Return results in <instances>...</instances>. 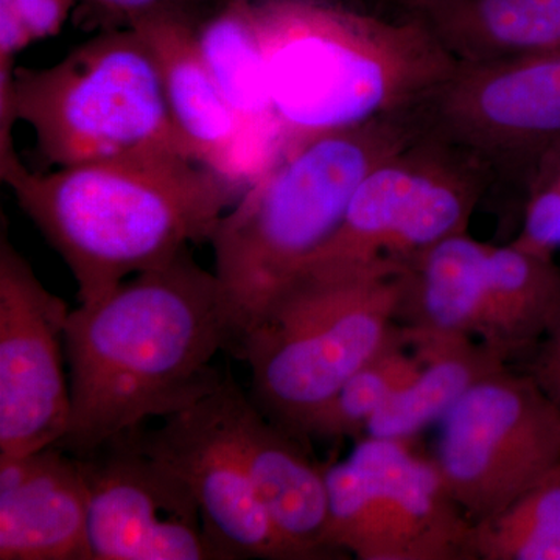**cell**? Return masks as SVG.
<instances>
[{
  "label": "cell",
  "instance_id": "cell-1",
  "mask_svg": "<svg viewBox=\"0 0 560 560\" xmlns=\"http://www.w3.org/2000/svg\"><path fill=\"white\" fill-rule=\"evenodd\" d=\"M230 345L223 287L189 248L80 304L66 324L70 419L57 447L90 455L206 399L226 381L212 360Z\"/></svg>",
  "mask_w": 560,
  "mask_h": 560
},
{
  "label": "cell",
  "instance_id": "cell-2",
  "mask_svg": "<svg viewBox=\"0 0 560 560\" xmlns=\"http://www.w3.org/2000/svg\"><path fill=\"white\" fill-rule=\"evenodd\" d=\"M18 205L60 253L80 304L209 242L241 186L171 151H143L11 176Z\"/></svg>",
  "mask_w": 560,
  "mask_h": 560
},
{
  "label": "cell",
  "instance_id": "cell-3",
  "mask_svg": "<svg viewBox=\"0 0 560 560\" xmlns=\"http://www.w3.org/2000/svg\"><path fill=\"white\" fill-rule=\"evenodd\" d=\"M282 151L408 113L455 69L418 18L345 0H250Z\"/></svg>",
  "mask_w": 560,
  "mask_h": 560
},
{
  "label": "cell",
  "instance_id": "cell-4",
  "mask_svg": "<svg viewBox=\"0 0 560 560\" xmlns=\"http://www.w3.org/2000/svg\"><path fill=\"white\" fill-rule=\"evenodd\" d=\"M419 131L408 110L289 147L221 217L208 243L235 348L330 241L364 176Z\"/></svg>",
  "mask_w": 560,
  "mask_h": 560
},
{
  "label": "cell",
  "instance_id": "cell-5",
  "mask_svg": "<svg viewBox=\"0 0 560 560\" xmlns=\"http://www.w3.org/2000/svg\"><path fill=\"white\" fill-rule=\"evenodd\" d=\"M407 268L304 272L280 291L237 346L268 419L305 445L313 416L399 330Z\"/></svg>",
  "mask_w": 560,
  "mask_h": 560
},
{
  "label": "cell",
  "instance_id": "cell-6",
  "mask_svg": "<svg viewBox=\"0 0 560 560\" xmlns=\"http://www.w3.org/2000/svg\"><path fill=\"white\" fill-rule=\"evenodd\" d=\"M0 86L58 168L143 151L197 161L173 120L153 51L135 28L97 33L49 68L2 62Z\"/></svg>",
  "mask_w": 560,
  "mask_h": 560
},
{
  "label": "cell",
  "instance_id": "cell-7",
  "mask_svg": "<svg viewBox=\"0 0 560 560\" xmlns=\"http://www.w3.org/2000/svg\"><path fill=\"white\" fill-rule=\"evenodd\" d=\"M495 186V175L477 154L420 128L364 176L340 228L301 275L378 264L408 267L436 243L467 232Z\"/></svg>",
  "mask_w": 560,
  "mask_h": 560
},
{
  "label": "cell",
  "instance_id": "cell-8",
  "mask_svg": "<svg viewBox=\"0 0 560 560\" xmlns=\"http://www.w3.org/2000/svg\"><path fill=\"white\" fill-rule=\"evenodd\" d=\"M326 540L360 560H477L474 523L433 458L408 441L366 436L348 459L324 467Z\"/></svg>",
  "mask_w": 560,
  "mask_h": 560
},
{
  "label": "cell",
  "instance_id": "cell-9",
  "mask_svg": "<svg viewBox=\"0 0 560 560\" xmlns=\"http://www.w3.org/2000/svg\"><path fill=\"white\" fill-rule=\"evenodd\" d=\"M440 423L433 459L474 525L560 463V408L530 375L510 368L478 382Z\"/></svg>",
  "mask_w": 560,
  "mask_h": 560
},
{
  "label": "cell",
  "instance_id": "cell-10",
  "mask_svg": "<svg viewBox=\"0 0 560 560\" xmlns=\"http://www.w3.org/2000/svg\"><path fill=\"white\" fill-rule=\"evenodd\" d=\"M412 110L422 130L477 154L497 184L522 187L541 151L560 139V50L456 62Z\"/></svg>",
  "mask_w": 560,
  "mask_h": 560
},
{
  "label": "cell",
  "instance_id": "cell-11",
  "mask_svg": "<svg viewBox=\"0 0 560 560\" xmlns=\"http://www.w3.org/2000/svg\"><path fill=\"white\" fill-rule=\"evenodd\" d=\"M69 307L0 238V458L60 444L70 419Z\"/></svg>",
  "mask_w": 560,
  "mask_h": 560
},
{
  "label": "cell",
  "instance_id": "cell-12",
  "mask_svg": "<svg viewBox=\"0 0 560 560\" xmlns=\"http://www.w3.org/2000/svg\"><path fill=\"white\" fill-rule=\"evenodd\" d=\"M139 430L77 456L91 560H224L189 489L143 451Z\"/></svg>",
  "mask_w": 560,
  "mask_h": 560
},
{
  "label": "cell",
  "instance_id": "cell-13",
  "mask_svg": "<svg viewBox=\"0 0 560 560\" xmlns=\"http://www.w3.org/2000/svg\"><path fill=\"white\" fill-rule=\"evenodd\" d=\"M139 442L189 489L224 560H296L272 528L232 430L230 378L160 429H140Z\"/></svg>",
  "mask_w": 560,
  "mask_h": 560
},
{
  "label": "cell",
  "instance_id": "cell-14",
  "mask_svg": "<svg viewBox=\"0 0 560 560\" xmlns=\"http://www.w3.org/2000/svg\"><path fill=\"white\" fill-rule=\"evenodd\" d=\"M0 560H91L77 456L50 445L0 458Z\"/></svg>",
  "mask_w": 560,
  "mask_h": 560
},
{
  "label": "cell",
  "instance_id": "cell-15",
  "mask_svg": "<svg viewBox=\"0 0 560 560\" xmlns=\"http://www.w3.org/2000/svg\"><path fill=\"white\" fill-rule=\"evenodd\" d=\"M230 418L272 528L296 560L341 559L327 547L323 467L230 378Z\"/></svg>",
  "mask_w": 560,
  "mask_h": 560
},
{
  "label": "cell",
  "instance_id": "cell-16",
  "mask_svg": "<svg viewBox=\"0 0 560 560\" xmlns=\"http://www.w3.org/2000/svg\"><path fill=\"white\" fill-rule=\"evenodd\" d=\"M190 20H154L138 31L153 51L176 127L201 164L246 189L257 178L237 116L198 49Z\"/></svg>",
  "mask_w": 560,
  "mask_h": 560
},
{
  "label": "cell",
  "instance_id": "cell-17",
  "mask_svg": "<svg viewBox=\"0 0 560 560\" xmlns=\"http://www.w3.org/2000/svg\"><path fill=\"white\" fill-rule=\"evenodd\" d=\"M202 60L241 124L259 176L282 153V128L272 108L267 69L250 0H221L195 24Z\"/></svg>",
  "mask_w": 560,
  "mask_h": 560
},
{
  "label": "cell",
  "instance_id": "cell-18",
  "mask_svg": "<svg viewBox=\"0 0 560 560\" xmlns=\"http://www.w3.org/2000/svg\"><path fill=\"white\" fill-rule=\"evenodd\" d=\"M560 319V268L521 246L489 245L477 340L510 361L536 348Z\"/></svg>",
  "mask_w": 560,
  "mask_h": 560
},
{
  "label": "cell",
  "instance_id": "cell-19",
  "mask_svg": "<svg viewBox=\"0 0 560 560\" xmlns=\"http://www.w3.org/2000/svg\"><path fill=\"white\" fill-rule=\"evenodd\" d=\"M404 330L422 368L368 423L364 431L371 438L410 441L441 422L478 382L508 368L500 353L477 338Z\"/></svg>",
  "mask_w": 560,
  "mask_h": 560
},
{
  "label": "cell",
  "instance_id": "cell-20",
  "mask_svg": "<svg viewBox=\"0 0 560 560\" xmlns=\"http://www.w3.org/2000/svg\"><path fill=\"white\" fill-rule=\"evenodd\" d=\"M411 18L458 62L560 50V0H431Z\"/></svg>",
  "mask_w": 560,
  "mask_h": 560
},
{
  "label": "cell",
  "instance_id": "cell-21",
  "mask_svg": "<svg viewBox=\"0 0 560 560\" xmlns=\"http://www.w3.org/2000/svg\"><path fill=\"white\" fill-rule=\"evenodd\" d=\"M422 368V359L407 340L404 327L308 422L304 442L340 441L357 436Z\"/></svg>",
  "mask_w": 560,
  "mask_h": 560
},
{
  "label": "cell",
  "instance_id": "cell-22",
  "mask_svg": "<svg viewBox=\"0 0 560 560\" xmlns=\"http://www.w3.org/2000/svg\"><path fill=\"white\" fill-rule=\"evenodd\" d=\"M477 560H560V463L510 506L477 523Z\"/></svg>",
  "mask_w": 560,
  "mask_h": 560
},
{
  "label": "cell",
  "instance_id": "cell-23",
  "mask_svg": "<svg viewBox=\"0 0 560 560\" xmlns=\"http://www.w3.org/2000/svg\"><path fill=\"white\" fill-rule=\"evenodd\" d=\"M523 223L514 245L552 257L560 249V139L530 165L522 187Z\"/></svg>",
  "mask_w": 560,
  "mask_h": 560
},
{
  "label": "cell",
  "instance_id": "cell-24",
  "mask_svg": "<svg viewBox=\"0 0 560 560\" xmlns=\"http://www.w3.org/2000/svg\"><path fill=\"white\" fill-rule=\"evenodd\" d=\"M79 0H0V61L60 33Z\"/></svg>",
  "mask_w": 560,
  "mask_h": 560
},
{
  "label": "cell",
  "instance_id": "cell-25",
  "mask_svg": "<svg viewBox=\"0 0 560 560\" xmlns=\"http://www.w3.org/2000/svg\"><path fill=\"white\" fill-rule=\"evenodd\" d=\"M91 11V24L103 31L136 28L154 20H190L198 22L209 5L205 0H84Z\"/></svg>",
  "mask_w": 560,
  "mask_h": 560
},
{
  "label": "cell",
  "instance_id": "cell-26",
  "mask_svg": "<svg viewBox=\"0 0 560 560\" xmlns=\"http://www.w3.org/2000/svg\"><path fill=\"white\" fill-rule=\"evenodd\" d=\"M529 375L560 408V319L541 341Z\"/></svg>",
  "mask_w": 560,
  "mask_h": 560
},
{
  "label": "cell",
  "instance_id": "cell-27",
  "mask_svg": "<svg viewBox=\"0 0 560 560\" xmlns=\"http://www.w3.org/2000/svg\"><path fill=\"white\" fill-rule=\"evenodd\" d=\"M352 5L393 18H411L431 0H345Z\"/></svg>",
  "mask_w": 560,
  "mask_h": 560
},
{
  "label": "cell",
  "instance_id": "cell-28",
  "mask_svg": "<svg viewBox=\"0 0 560 560\" xmlns=\"http://www.w3.org/2000/svg\"><path fill=\"white\" fill-rule=\"evenodd\" d=\"M205 2H208V3H217V2H221V0H205Z\"/></svg>",
  "mask_w": 560,
  "mask_h": 560
}]
</instances>
